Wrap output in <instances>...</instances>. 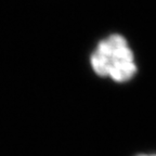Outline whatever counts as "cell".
Masks as SVG:
<instances>
[{
    "label": "cell",
    "instance_id": "1",
    "mask_svg": "<svg viewBox=\"0 0 156 156\" xmlns=\"http://www.w3.org/2000/svg\"><path fill=\"white\" fill-rule=\"evenodd\" d=\"M90 61L98 75L110 77L118 83L131 79L136 72L131 49L120 35H111L102 40L92 53Z\"/></svg>",
    "mask_w": 156,
    "mask_h": 156
},
{
    "label": "cell",
    "instance_id": "2",
    "mask_svg": "<svg viewBox=\"0 0 156 156\" xmlns=\"http://www.w3.org/2000/svg\"><path fill=\"white\" fill-rule=\"evenodd\" d=\"M138 156H156V154H142V155H138Z\"/></svg>",
    "mask_w": 156,
    "mask_h": 156
}]
</instances>
